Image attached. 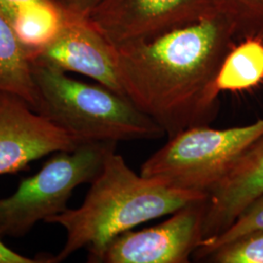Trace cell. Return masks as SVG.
<instances>
[{"instance_id": "1", "label": "cell", "mask_w": 263, "mask_h": 263, "mask_svg": "<svg viewBox=\"0 0 263 263\" xmlns=\"http://www.w3.org/2000/svg\"><path fill=\"white\" fill-rule=\"evenodd\" d=\"M220 11L156 37L115 46L125 95L168 138L213 122L220 92L216 79L235 45Z\"/></svg>"}, {"instance_id": "2", "label": "cell", "mask_w": 263, "mask_h": 263, "mask_svg": "<svg viewBox=\"0 0 263 263\" xmlns=\"http://www.w3.org/2000/svg\"><path fill=\"white\" fill-rule=\"evenodd\" d=\"M208 194L172 188L138 175L120 154L111 151L91 182L83 204L49 217L45 222L63 226L66 244L52 263L62 262L77 251L88 250V261L97 263L117 236L148 220L172 215Z\"/></svg>"}, {"instance_id": "3", "label": "cell", "mask_w": 263, "mask_h": 263, "mask_svg": "<svg viewBox=\"0 0 263 263\" xmlns=\"http://www.w3.org/2000/svg\"><path fill=\"white\" fill-rule=\"evenodd\" d=\"M38 113L79 143L158 139L164 131L131 101L103 85L76 80L51 66L31 63Z\"/></svg>"}, {"instance_id": "4", "label": "cell", "mask_w": 263, "mask_h": 263, "mask_svg": "<svg viewBox=\"0 0 263 263\" xmlns=\"http://www.w3.org/2000/svg\"><path fill=\"white\" fill-rule=\"evenodd\" d=\"M262 137L263 119L221 130L193 127L170 138L142 164L141 175L169 187L208 194Z\"/></svg>"}, {"instance_id": "5", "label": "cell", "mask_w": 263, "mask_h": 263, "mask_svg": "<svg viewBox=\"0 0 263 263\" xmlns=\"http://www.w3.org/2000/svg\"><path fill=\"white\" fill-rule=\"evenodd\" d=\"M115 147V142L82 143L59 152L23 179L14 194L0 199V237H23L39 221L65 212L73 190L96 179Z\"/></svg>"}, {"instance_id": "6", "label": "cell", "mask_w": 263, "mask_h": 263, "mask_svg": "<svg viewBox=\"0 0 263 263\" xmlns=\"http://www.w3.org/2000/svg\"><path fill=\"white\" fill-rule=\"evenodd\" d=\"M217 11L216 0H103L88 18L115 47L156 37Z\"/></svg>"}, {"instance_id": "7", "label": "cell", "mask_w": 263, "mask_h": 263, "mask_svg": "<svg viewBox=\"0 0 263 263\" xmlns=\"http://www.w3.org/2000/svg\"><path fill=\"white\" fill-rule=\"evenodd\" d=\"M207 198L179 209L158 226L117 236L97 263L189 262L203 242Z\"/></svg>"}, {"instance_id": "8", "label": "cell", "mask_w": 263, "mask_h": 263, "mask_svg": "<svg viewBox=\"0 0 263 263\" xmlns=\"http://www.w3.org/2000/svg\"><path fill=\"white\" fill-rule=\"evenodd\" d=\"M80 144L19 95L0 91V176L15 174L50 153L74 151Z\"/></svg>"}, {"instance_id": "9", "label": "cell", "mask_w": 263, "mask_h": 263, "mask_svg": "<svg viewBox=\"0 0 263 263\" xmlns=\"http://www.w3.org/2000/svg\"><path fill=\"white\" fill-rule=\"evenodd\" d=\"M30 63L87 76L127 97L119 77L115 48L88 17L73 14L54 41Z\"/></svg>"}, {"instance_id": "10", "label": "cell", "mask_w": 263, "mask_h": 263, "mask_svg": "<svg viewBox=\"0 0 263 263\" xmlns=\"http://www.w3.org/2000/svg\"><path fill=\"white\" fill-rule=\"evenodd\" d=\"M263 194V137L236 161L208 193L203 242L227 230Z\"/></svg>"}, {"instance_id": "11", "label": "cell", "mask_w": 263, "mask_h": 263, "mask_svg": "<svg viewBox=\"0 0 263 263\" xmlns=\"http://www.w3.org/2000/svg\"><path fill=\"white\" fill-rule=\"evenodd\" d=\"M72 15L58 0H42L22 10L10 24L31 62L54 41Z\"/></svg>"}, {"instance_id": "12", "label": "cell", "mask_w": 263, "mask_h": 263, "mask_svg": "<svg viewBox=\"0 0 263 263\" xmlns=\"http://www.w3.org/2000/svg\"><path fill=\"white\" fill-rule=\"evenodd\" d=\"M0 91L24 98L36 110L37 92L31 63L21 46L9 21L0 12Z\"/></svg>"}, {"instance_id": "13", "label": "cell", "mask_w": 263, "mask_h": 263, "mask_svg": "<svg viewBox=\"0 0 263 263\" xmlns=\"http://www.w3.org/2000/svg\"><path fill=\"white\" fill-rule=\"evenodd\" d=\"M263 81V39L249 37L235 44L221 65L216 79L217 90L239 92Z\"/></svg>"}, {"instance_id": "14", "label": "cell", "mask_w": 263, "mask_h": 263, "mask_svg": "<svg viewBox=\"0 0 263 263\" xmlns=\"http://www.w3.org/2000/svg\"><path fill=\"white\" fill-rule=\"evenodd\" d=\"M218 11L232 24L236 39H263V0H216Z\"/></svg>"}, {"instance_id": "15", "label": "cell", "mask_w": 263, "mask_h": 263, "mask_svg": "<svg viewBox=\"0 0 263 263\" xmlns=\"http://www.w3.org/2000/svg\"><path fill=\"white\" fill-rule=\"evenodd\" d=\"M258 230H263V194L246 208L243 213L224 232L215 238L204 241L193 254V257L197 260H205L208 255L217 248L241 236Z\"/></svg>"}, {"instance_id": "16", "label": "cell", "mask_w": 263, "mask_h": 263, "mask_svg": "<svg viewBox=\"0 0 263 263\" xmlns=\"http://www.w3.org/2000/svg\"><path fill=\"white\" fill-rule=\"evenodd\" d=\"M205 261L214 263H263V230L254 231L217 248Z\"/></svg>"}, {"instance_id": "17", "label": "cell", "mask_w": 263, "mask_h": 263, "mask_svg": "<svg viewBox=\"0 0 263 263\" xmlns=\"http://www.w3.org/2000/svg\"><path fill=\"white\" fill-rule=\"evenodd\" d=\"M66 10L81 17H89L103 0H58Z\"/></svg>"}, {"instance_id": "18", "label": "cell", "mask_w": 263, "mask_h": 263, "mask_svg": "<svg viewBox=\"0 0 263 263\" xmlns=\"http://www.w3.org/2000/svg\"><path fill=\"white\" fill-rule=\"evenodd\" d=\"M39 1L42 0H0V12L10 23L22 10Z\"/></svg>"}, {"instance_id": "19", "label": "cell", "mask_w": 263, "mask_h": 263, "mask_svg": "<svg viewBox=\"0 0 263 263\" xmlns=\"http://www.w3.org/2000/svg\"><path fill=\"white\" fill-rule=\"evenodd\" d=\"M46 263L45 260H40L39 258H30L22 255L13 250L9 249L4 244L0 237V263Z\"/></svg>"}]
</instances>
